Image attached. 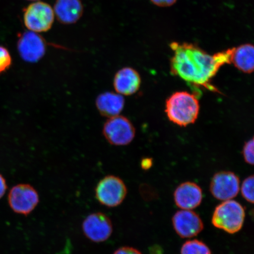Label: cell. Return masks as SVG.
<instances>
[{"instance_id": "obj_1", "label": "cell", "mask_w": 254, "mask_h": 254, "mask_svg": "<svg viewBox=\"0 0 254 254\" xmlns=\"http://www.w3.org/2000/svg\"><path fill=\"white\" fill-rule=\"evenodd\" d=\"M170 46L171 74L194 86L218 92L211 81L222 66L230 64L233 48L210 55L194 44L173 42Z\"/></svg>"}, {"instance_id": "obj_2", "label": "cell", "mask_w": 254, "mask_h": 254, "mask_svg": "<svg viewBox=\"0 0 254 254\" xmlns=\"http://www.w3.org/2000/svg\"><path fill=\"white\" fill-rule=\"evenodd\" d=\"M199 101L189 92L179 91L166 101V113L170 122L181 127L194 123L199 113Z\"/></svg>"}, {"instance_id": "obj_3", "label": "cell", "mask_w": 254, "mask_h": 254, "mask_svg": "<svg viewBox=\"0 0 254 254\" xmlns=\"http://www.w3.org/2000/svg\"><path fill=\"white\" fill-rule=\"evenodd\" d=\"M246 217L245 209L239 202L230 199L216 206L212 217V223L218 229L234 234L243 227Z\"/></svg>"}, {"instance_id": "obj_4", "label": "cell", "mask_w": 254, "mask_h": 254, "mask_svg": "<svg viewBox=\"0 0 254 254\" xmlns=\"http://www.w3.org/2000/svg\"><path fill=\"white\" fill-rule=\"evenodd\" d=\"M55 20L53 8L47 2L35 1L24 9V23L28 31L36 33L49 31Z\"/></svg>"}, {"instance_id": "obj_5", "label": "cell", "mask_w": 254, "mask_h": 254, "mask_svg": "<svg viewBox=\"0 0 254 254\" xmlns=\"http://www.w3.org/2000/svg\"><path fill=\"white\" fill-rule=\"evenodd\" d=\"M127 194L125 182L120 178L107 176L97 184L95 196L97 201L108 208H114L122 204Z\"/></svg>"}, {"instance_id": "obj_6", "label": "cell", "mask_w": 254, "mask_h": 254, "mask_svg": "<svg viewBox=\"0 0 254 254\" xmlns=\"http://www.w3.org/2000/svg\"><path fill=\"white\" fill-rule=\"evenodd\" d=\"M103 134L110 144L125 146L134 139L135 129L131 121L119 115L107 119L103 126Z\"/></svg>"}, {"instance_id": "obj_7", "label": "cell", "mask_w": 254, "mask_h": 254, "mask_svg": "<svg viewBox=\"0 0 254 254\" xmlns=\"http://www.w3.org/2000/svg\"><path fill=\"white\" fill-rule=\"evenodd\" d=\"M8 202L15 213L27 216L39 205L40 196L33 186L20 184L11 189L8 195Z\"/></svg>"}, {"instance_id": "obj_8", "label": "cell", "mask_w": 254, "mask_h": 254, "mask_svg": "<svg viewBox=\"0 0 254 254\" xmlns=\"http://www.w3.org/2000/svg\"><path fill=\"white\" fill-rule=\"evenodd\" d=\"M82 230L84 236L92 242L100 243L109 240L113 234L111 219L103 212L88 215L82 222Z\"/></svg>"}, {"instance_id": "obj_9", "label": "cell", "mask_w": 254, "mask_h": 254, "mask_svg": "<svg viewBox=\"0 0 254 254\" xmlns=\"http://www.w3.org/2000/svg\"><path fill=\"white\" fill-rule=\"evenodd\" d=\"M17 49L19 55L24 61L37 63L46 55L47 43L39 33L30 31H25L19 36Z\"/></svg>"}, {"instance_id": "obj_10", "label": "cell", "mask_w": 254, "mask_h": 254, "mask_svg": "<svg viewBox=\"0 0 254 254\" xmlns=\"http://www.w3.org/2000/svg\"><path fill=\"white\" fill-rule=\"evenodd\" d=\"M209 190L212 196L220 201L233 199L240 191L239 178L231 171H220L212 177Z\"/></svg>"}, {"instance_id": "obj_11", "label": "cell", "mask_w": 254, "mask_h": 254, "mask_svg": "<svg viewBox=\"0 0 254 254\" xmlns=\"http://www.w3.org/2000/svg\"><path fill=\"white\" fill-rule=\"evenodd\" d=\"M175 231L180 237L190 238L198 236L204 229V223L199 216L192 210L177 211L173 217Z\"/></svg>"}, {"instance_id": "obj_12", "label": "cell", "mask_w": 254, "mask_h": 254, "mask_svg": "<svg viewBox=\"0 0 254 254\" xmlns=\"http://www.w3.org/2000/svg\"><path fill=\"white\" fill-rule=\"evenodd\" d=\"M174 198L178 207L185 210H192L201 204L202 190L195 183H183L175 190Z\"/></svg>"}, {"instance_id": "obj_13", "label": "cell", "mask_w": 254, "mask_h": 254, "mask_svg": "<svg viewBox=\"0 0 254 254\" xmlns=\"http://www.w3.org/2000/svg\"><path fill=\"white\" fill-rule=\"evenodd\" d=\"M141 78L137 71L131 67H124L116 72L113 86L117 93L123 96L134 94L140 88Z\"/></svg>"}, {"instance_id": "obj_14", "label": "cell", "mask_w": 254, "mask_h": 254, "mask_svg": "<svg viewBox=\"0 0 254 254\" xmlns=\"http://www.w3.org/2000/svg\"><path fill=\"white\" fill-rule=\"evenodd\" d=\"M53 10L60 23L71 25L81 18L84 6L81 0H56Z\"/></svg>"}, {"instance_id": "obj_15", "label": "cell", "mask_w": 254, "mask_h": 254, "mask_svg": "<svg viewBox=\"0 0 254 254\" xmlns=\"http://www.w3.org/2000/svg\"><path fill=\"white\" fill-rule=\"evenodd\" d=\"M125 106V100L123 95L113 92L101 94L95 100L98 112L108 119L120 115Z\"/></svg>"}, {"instance_id": "obj_16", "label": "cell", "mask_w": 254, "mask_h": 254, "mask_svg": "<svg viewBox=\"0 0 254 254\" xmlns=\"http://www.w3.org/2000/svg\"><path fill=\"white\" fill-rule=\"evenodd\" d=\"M231 63L244 73H252L254 67V48L252 44H245L234 47L231 58Z\"/></svg>"}, {"instance_id": "obj_17", "label": "cell", "mask_w": 254, "mask_h": 254, "mask_svg": "<svg viewBox=\"0 0 254 254\" xmlns=\"http://www.w3.org/2000/svg\"><path fill=\"white\" fill-rule=\"evenodd\" d=\"M181 254H212L204 243L197 240L187 241L181 249Z\"/></svg>"}, {"instance_id": "obj_18", "label": "cell", "mask_w": 254, "mask_h": 254, "mask_svg": "<svg viewBox=\"0 0 254 254\" xmlns=\"http://www.w3.org/2000/svg\"><path fill=\"white\" fill-rule=\"evenodd\" d=\"M254 176L246 178L241 187V192L247 202L254 203Z\"/></svg>"}, {"instance_id": "obj_19", "label": "cell", "mask_w": 254, "mask_h": 254, "mask_svg": "<svg viewBox=\"0 0 254 254\" xmlns=\"http://www.w3.org/2000/svg\"><path fill=\"white\" fill-rule=\"evenodd\" d=\"M12 59L10 53L6 48L0 46V74L10 67Z\"/></svg>"}, {"instance_id": "obj_20", "label": "cell", "mask_w": 254, "mask_h": 254, "mask_svg": "<svg viewBox=\"0 0 254 254\" xmlns=\"http://www.w3.org/2000/svg\"><path fill=\"white\" fill-rule=\"evenodd\" d=\"M254 139H251L250 140L248 141L245 145L244 146L243 150V155L244 160L247 164L254 165Z\"/></svg>"}, {"instance_id": "obj_21", "label": "cell", "mask_w": 254, "mask_h": 254, "mask_svg": "<svg viewBox=\"0 0 254 254\" xmlns=\"http://www.w3.org/2000/svg\"><path fill=\"white\" fill-rule=\"evenodd\" d=\"M113 254H142V253L133 247H122L117 249Z\"/></svg>"}, {"instance_id": "obj_22", "label": "cell", "mask_w": 254, "mask_h": 254, "mask_svg": "<svg viewBox=\"0 0 254 254\" xmlns=\"http://www.w3.org/2000/svg\"><path fill=\"white\" fill-rule=\"evenodd\" d=\"M150 1L158 7H167L174 5L177 0H150Z\"/></svg>"}, {"instance_id": "obj_23", "label": "cell", "mask_w": 254, "mask_h": 254, "mask_svg": "<svg viewBox=\"0 0 254 254\" xmlns=\"http://www.w3.org/2000/svg\"><path fill=\"white\" fill-rule=\"evenodd\" d=\"M7 190V183L4 177L0 174V199L4 195L6 190Z\"/></svg>"}, {"instance_id": "obj_24", "label": "cell", "mask_w": 254, "mask_h": 254, "mask_svg": "<svg viewBox=\"0 0 254 254\" xmlns=\"http://www.w3.org/2000/svg\"><path fill=\"white\" fill-rule=\"evenodd\" d=\"M151 159H144V160L142 161L141 167L144 170L149 169L151 167Z\"/></svg>"}, {"instance_id": "obj_25", "label": "cell", "mask_w": 254, "mask_h": 254, "mask_svg": "<svg viewBox=\"0 0 254 254\" xmlns=\"http://www.w3.org/2000/svg\"><path fill=\"white\" fill-rule=\"evenodd\" d=\"M27 1H40V0H27Z\"/></svg>"}]
</instances>
